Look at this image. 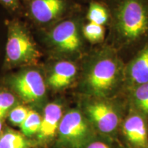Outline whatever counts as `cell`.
<instances>
[{
	"label": "cell",
	"instance_id": "obj_15",
	"mask_svg": "<svg viewBox=\"0 0 148 148\" xmlns=\"http://www.w3.org/2000/svg\"><path fill=\"white\" fill-rule=\"evenodd\" d=\"M87 18L89 22L103 25L108 18V10L102 3L91 0L88 6Z\"/></svg>",
	"mask_w": 148,
	"mask_h": 148
},
{
	"label": "cell",
	"instance_id": "obj_4",
	"mask_svg": "<svg viewBox=\"0 0 148 148\" xmlns=\"http://www.w3.org/2000/svg\"><path fill=\"white\" fill-rule=\"evenodd\" d=\"M118 67L115 61L103 58L97 61L87 77V87L91 97H114L118 88Z\"/></svg>",
	"mask_w": 148,
	"mask_h": 148
},
{
	"label": "cell",
	"instance_id": "obj_9",
	"mask_svg": "<svg viewBox=\"0 0 148 148\" xmlns=\"http://www.w3.org/2000/svg\"><path fill=\"white\" fill-rule=\"evenodd\" d=\"M51 38L54 43L63 50L73 51L79 46L76 26L72 21H64L57 25L52 31Z\"/></svg>",
	"mask_w": 148,
	"mask_h": 148
},
{
	"label": "cell",
	"instance_id": "obj_16",
	"mask_svg": "<svg viewBox=\"0 0 148 148\" xmlns=\"http://www.w3.org/2000/svg\"><path fill=\"white\" fill-rule=\"evenodd\" d=\"M42 119L40 116L34 110H29L26 119L20 125L22 134L25 136H31L38 133Z\"/></svg>",
	"mask_w": 148,
	"mask_h": 148
},
{
	"label": "cell",
	"instance_id": "obj_1",
	"mask_svg": "<svg viewBox=\"0 0 148 148\" xmlns=\"http://www.w3.org/2000/svg\"><path fill=\"white\" fill-rule=\"evenodd\" d=\"M122 101L114 97H93L84 105L83 113L98 134L117 139L119 127L126 115Z\"/></svg>",
	"mask_w": 148,
	"mask_h": 148
},
{
	"label": "cell",
	"instance_id": "obj_23",
	"mask_svg": "<svg viewBox=\"0 0 148 148\" xmlns=\"http://www.w3.org/2000/svg\"><path fill=\"white\" fill-rule=\"evenodd\" d=\"M122 148H125V147H123V146H122Z\"/></svg>",
	"mask_w": 148,
	"mask_h": 148
},
{
	"label": "cell",
	"instance_id": "obj_2",
	"mask_svg": "<svg viewBox=\"0 0 148 148\" xmlns=\"http://www.w3.org/2000/svg\"><path fill=\"white\" fill-rule=\"evenodd\" d=\"M97 134L82 110L71 109L63 114L55 140V148H82Z\"/></svg>",
	"mask_w": 148,
	"mask_h": 148
},
{
	"label": "cell",
	"instance_id": "obj_11",
	"mask_svg": "<svg viewBox=\"0 0 148 148\" xmlns=\"http://www.w3.org/2000/svg\"><path fill=\"white\" fill-rule=\"evenodd\" d=\"M76 67L72 62L62 61L56 64L49 78V84L56 89L65 88L72 82L75 73Z\"/></svg>",
	"mask_w": 148,
	"mask_h": 148
},
{
	"label": "cell",
	"instance_id": "obj_3",
	"mask_svg": "<svg viewBox=\"0 0 148 148\" xmlns=\"http://www.w3.org/2000/svg\"><path fill=\"white\" fill-rule=\"evenodd\" d=\"M118 27L124 38L137 39L148 31V0H113Z\"/></svg>",
	"mask_w": 148,
	"mask_h": 148
},
{
	"label": "cell",
	"instance_id": "obj_17",
	"mask_svg": "<svg viewBox=\"0 0 148 148\" xmlns=\"http://www.w3.org/2000/svg\"><path fill=\"white\" fill-rule=\"evenodd\" d=\"M82 148H122V145L116 138L97 134Z\"/></svg>",
	"mask_w": 148,
	"mask_h": 148
},
{
	"label": "cell",
	"instance_id": "obj_22",
	"mask_svg": "<svg viewBox=\"0 0 148 148\" xmlns=\"http://www.w3.org/2000/svg\"><path fill=\"white\" fill-rule=\"evenodd\" d=\"M1 130H2V120H0V135L1 134Z\"/></svg>",
	"mask_w": 148,
	"mask_h": 148
},
{
	"label": "cell",
	"instance_id": "obj_7",
	"mask_svg": "<svg viewBox=\"0 0 148 148\" xmlns=\"http://www.w3.org/2000/svg\"><path fill=\"white\" fill-rule=\"evenodd\" d=\"M13 86L25 101L34 102L40 100L45 94V85L38 72H25L14 79Z\"/></svg>",
	"mask_w": 148,
	"mask_h": 148
},
{
	"label": "cell",
	"instance_id": "obj_10",
	"mask_svg": "<svg viewBox=\"0 0 148 148\" xmlns=\"http://www.w3.org/2000/svg\"><path fill=\"white\" fill-rule=\"evenodd\" d=\"M66 5V0H31L29 6L32 16L45 23L62 13Z\"/></svg>",
	"mask_w": 148,
	"mask_h": 148
},
{
	"label": "cell",
	"instance_id": "obj_6",
	"mask_svg": "<svg viewBox=\"0 0 148 148\" xmlns=\"http://www.w3.org/2000/svg\"><path fill=\"white\" fill-rule=\"evenodd\" d=\"M38 51L29 36L18 27H14L9 35L6 54L12 62H26L36 58Z\"/></svg>",
	"mask_w": 148,
	"mask_h": 148
},
{
	"label": "cell",
	"instance_id": "obj_20",
	"mask_svg": "<svg viewBox=\"0 0 148 148\" xmlns=\"http://www.w3.org/2000/svg\"><path fill=\"white\" fill-rule=\"evenodd\" d=\"M29 111L24 106H16L9 112V121L14 125H21L26 119Z\"/></svg>",
	"mask_w": 148,
	"mask_h": 148
},
{
	"label": "cell",
	"instance_id": "obj_5",
	"mask_svg": "<svg viewBox=\"0 0 148 148\" xmlns=\"http://www.w3.org/2000/svg\"><path fill=\"white\" fill-rule=\"evenodd\" d=\"M117 140L125 148H148V119L129 107Z\"/></svg>",
	"mask_w": 148,
	"mask_h": 148
},
{
	"label": "cell",
	"instance_id": "obj_18",
	"mask_svg": "<svg viewBox=\"0 0 148 148\" xmlns=\"http://www.w3.org/2000/svg\"><path fill=\"white\" fill-rule=\"evenodd\" d=\"M83 32L86 38L92 42L100 41L104 36V29L103 25L92 22H89L85 25Z\"/></svg>",
	"mask_w": 148,
	"mask_h": 148
},
{
	"label": "cell",
	"instance_id": "obj_8",
	"mask_svg": "<svg viewBox=\"0 0 148 148\" xmlns=\"http://www.w3.org/2000/svg\"><path fill=\"white\" fill-rule=\"evenodd\" d=\"M63 114V107L60 103H50L45 106L43 118L36 135L40 142L44 144H49L53 141L55 143Z\"/></svg>",
	"mask_w": 148,
	"mask_h": 148
},
{
	"label": "cell",
	"instance_id": "obj_13",
	"mask_svg": "<svg viewBox=\"0 0 148 148\" xmlns=\"http://www.w3.org/2000/svg\"><path fill=\"white\" fill-rule=\"evenodd\" d=\"M129 91L130 108L148 119V82L135 86Z\"/></svg>",
	"mask_w": 148,
	"mask_h": 148
},
{
	"label": "cell",
	"instance_id": "obj_12",
	"mask_svg": "<svg viewBox=\"0 0 148 148\" xmlns=\"http://www.w3.org/2000/svg\"><path fill=\"white\" fill-rule=\"evenodd\" d=\"M130 89L148 82V46L132 61L129 69Z\"/></svg>",
	"mask_w": 148,
	"mask_h": 148
},
{
	"label": "cell",
	"instance_id": "obj_19",
	"mask_svg": "<svg viewBox=\"0 0 148 148\" xmlns=\"http://www.w3.org/2000/svg\"><path fill=\"white\" fill-rule=\"evenodd\" d=\"M14 102L15 99L13 95L6 92H0V120L6 115Z\"/></svg>",
	"mask_w": 148,
	"mask_h": 148
},
{
	"label": "cell",
	"instance_id": "obj_14",
	"mask_svg": "<svg viewBox=\"0 0 148 148\" xmlns=\"http://www.w3.org/2000/svg\"><path fill=\"white\" fill-rule=\"evenodd\" d=\"M26 136L12 130H7L0 135V148H30Z\"/></svg>",
	"mask_w": 148,
	"mask_h": 148
},
{
	"label": "cell",
	"instance_id": "obj_21",
	"mask_svg": "<svg viewBox=\"0 0 148 148\" xmlns=\"http://www.w3.org/2000/svg\"><path fill=\"white\" fill-rule=\"evenodd\" d=\"M0 2L12 10H16L18 7V0H0Z\"/></svg>",
	"mask_w": 148,
	"mask_h": 148
}]
</instances>
